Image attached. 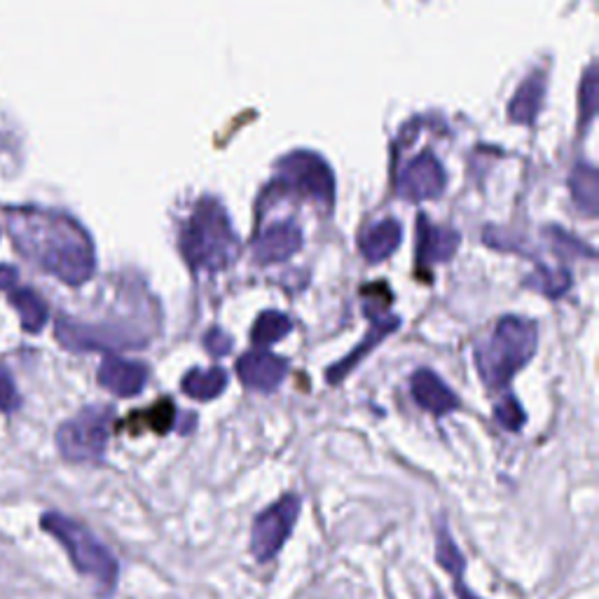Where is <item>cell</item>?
<instances>
[{
  "label": "cell",
  "instance_id": "cell-22",
  "mask_svg": "<svg viewBox=\"0 0 599 599\" xmlns=\"http://www.w3.org/2000/svg\"><path fill=\"white\" fill-rule=\"evenodd\" d=\"M291 330H293L291 318L286 314L270 309V312H262L258 316V322L251 330V340L255 347H270V345L279 342L281 337H286Z\"/></svg>",
  "mask_w": 599,
  "mask_h": 599
},
{
  "label": "cell",
  "instance_id": "cell-14",
  "mask_svg": "<svg viewBox=\"0 0 599 599\" xmlns=\"http://www.w3.org/2000/svg\"><path fill=\"white\" fill-rule=\"evenodd\" d=\"M399 326H401V318H399V316H389V318H384V322L374 324V326L370 328V333L366 335V340H363L359 347H356L349 356H345V359H342L340 363H335V366L328 370V374H326L328 382H330V384H340V382L347 378V374H349L356 366H359V363L366 359V356L384 340V337H386L389 333H393Z\"/></svg>",
  "mask_w": 599,
  "mask_h": 599
},
{
  "label": "cell",
  "instance_id": "cell-2",
  "mask_svg": "<svg viewBox=\"0 0 599 599\" xmlns=\"http://www.w3.org/2000/svg\"><path fill=\"white\" fill-rule=\"evenodd\" d=\"M538 345L536 324L530 318L505 316L497 328L482 337L473 349L476 368L482 384L490 391H501L532 361Z\"/></svg>",
  "mask_w": 599,
  "mask_h": 599
},
{
  "label": "cell",
  "instance_id": "cell-26",
  "mask_svg": "<svg viewBox=\"0 0 599 599\" xmlns=\"http://www.w3.org/2000/svg\"><path fill=\"white\" fill-rule=\"evenodd\" d=\"M22 403L19 399V391L10 378V372L0 366V412H14Z\"/></svg>",
  "mask_w": 599,
  "mask_h": 599
},
{
  "label": "cell",
  "instance_id": "cell-11",
  "mask_svg": "<svg viewBox=\"0 0 599 599\" xmlns=\"http://www.w3.org/2000/svg\"><path fill=\"white\" fill-rule=\"evenodd\" d=\"M410 391L415 403L434 417H445L459 407L457 393L449 389L434 370H417L410 378Z\"/></svg>",
  "mask_w": 599,
  "mask_h": 599
},
{
  "label": "cell",
  "instance_id": "cell-30",
  "mask_svg": "<svg viewBox=\"0 0 599 599\" xmlns=\"http://www.w3.org/2000/svg\"><path fill=\"white\" fill-rule=\"evenodd\" d=\"M14 284H17V270L8 268V265H0V288L12 291Z\"/></svg>",
  "mask_w": 599,
  "mask_h": 599
},
{
  "label": "cell",
  "instance_id": "cell-24",
  "mask_svg": "<svg viewBox=\"0 0 599 599\" xmlns=\"http://www.w3.org/2000/svg\"><path fill=\"white\" fill-rule=\"evenodd\" d=\"M143 417H145V424L153 428L155 434L164 436L176 422V405L172 399H162L150 410H143Z\"/></svg>",
  "mask_w": 599,
  "mask_h": 599
},
{
  "label": "cell",
  "instance_id": "cell-20",
  "mask_svg": "<svg viewBox=\"0 0 599 599\" xmlns=\"http://www.w3.org/2000/svg\"><path fill=\"white\" fill-rule=\"evenodd\" d=\"M571 193L574 202L586 216H597L599 211V178L597 172L588 164H578L571 174Z\"/></svg>",
  "mask_w": 599,
  "mask_h": 599
},
{
  "label": "cell",
  "instance_id": "cell-31",
  "mask_svg": "<svg viewBox=\"0 0 599 599\" xmlns=\"http://www.w3.org/2000/svg\"><path fill=\"white\" fill-rule=\"evenodd\" d=\"M434 599H445V597H443V592H438V590H436V592H434Z\"/></svg>",
  "mask_w": 599,
  "mask_h": 599
},
{
  "label": "cell",
  "instance_id": "cell-29",
  "mask_svg": "<svg viewBox=\"0 0 599 599\" xmlns=\"http://www.w3.org/2000/svg\"><path fill=\"white\" fill-rule=\"evenodd\" d=\"M453 586H455V595L457 599H482L478 592H473L471 588L466 586V580H464V574H457L453 576Z\"/></svg>",
  "mask_w": 599,
  "mask_h": 599
},
{
  "label": "cell",
  "instance_id": "cell-12",
  "mask_svg": "<svg viewBox=\"0 0 599 599\" xmlns=\"http://www.w3.org/2000/svg\"><path fill=\"white\" fill-rule=\"evenodd\" d=\"M148 368L139 361H124L120 356H106L99 368V384L120 399L139 396L148 384Z\"/></svg>",
  "mask_w": 599,
  "mask_h": 599
},
{
  "label": "cell",
  "instance_id": "cell-6",
  "mask_svg": "<svg viewBox=\"0 0 599 599\" xmlns=\"http://www.w3.org/2000/svg\"><path fill=\"white\" fill-rule=\"evenodd\" d=\"M270 190L297 193L300 197L314 199L330 211L335 202V178L330 166L322 157L303 150V153H293L276 164Z\"/></svg>",
  "mask_w": 599,
  "mask_h": 599
},
{
  "label": "cell",
  "instance_id": "cell-19",
  "mask_svg": "<svg viewBox=\"0 0 599 599\" xmlns=\"http://www.w3.org/2000/svg\"><path fill=\"white\" fill-rule=\"evenodd\" d=\"M10 303L22 318V328L26 333H41L47 324V305L41 295H35L31 288H12Z\"/></svg>",
  "mask_w": 599,
  "mask_h": 599
},
{
  "label": "cell",
  "instance_id": "cell-8",
  "mask_svg": "<svg viewBox=\"0 0 599 599\" xmlns=\"http://www.w3.org/2000/svg\"><path fill=\"white\" fill-rule=\"evenodd\" d=\"M56 340L70 351H120L143 349L150 337L145 333L116 328V326H83L59 318L56 322Z\"/></svg>",
  "mask_w": 599,
  "mask_h": 599
},
{
  "label": "cell",
  "instance_id": "cell-5",
  "mask_svg": "<svg viewBox=\"0 0 599 599\" xmlns=\"http://www.w3.org/2000/svg\"><path fill=\"white\" fill-rule=\"evenodd\" d=\"M116 410L110 405H89L56 428V447L70 464H101L110 440Z\"/></svg>",
  "mask_w": 599,
  "mask_h": 599
},
{
  "label": "cell",
  "instance_id": "cell-25",
  "mask_svg": "<svg viewBox=\"0 0 599 599\" xmlns=\"http://www.w3.org/2000/svg\"><path fill=\"white\" fill-rule=\"evenodd\" d=\"M532 286H538L543 293L557 297L569 288V276L567 272H553V270H543L538 272V281H530Z\"/></svg>",
  "mask_w": 599,
  "mask_h": 599
},
{
  "label": "cell",
  "instance_id": "cell-1",
  "mask_svg": "<svg viewBox=\"0 0 599 599\" xmlns=\"http://www.w3.org/2000/svg\"><path fill=\"white\" fill-rule=\"evenodd\" d=\"M8 225L17 249L35 265L68 286H80L94 274V243L70 216L41 209H14Z\"/></svg>",
  "mask_w": 599,
  "mask_h": 599
},
{
  "label": "cell",
  "instance_id": "cell-10",
  "mask_svg": "<svg viewBox=\"0 0 599 599\" xmlns=\"http://www.w3.org/2000/svg\"><path fill=\"white\" fill-rule=\"evenodd\" d=\"M237 374L247 389L272 393L274 389H279L281 382L286 380L288 361L265 349L249 351L237 361Z\"/></svg>",
  "mask_w": 599,
  "mask_h": 599
},
{
  "label": "cell",
  "instance_id": "cell-17",
  "mask_svg": "<svg viewBox=\"0 0 599 599\" xmlns=\"http://www.w3.org/2000/svg\"><path fill=\"white\" fill-rule=\"evenodd\" d=\"M399 243H401V225L396 220H382L380 225H374L372 230H368L361 237L359 247L368 262H382L399 249Z\"/></svg>",
  "mask_w": 599,
  "mask_h": 599
},
{
  "label": "cell",
  "instance_id": "cell-7",
  "mask_svg": "<svg viewBox=\"0 0 599 599\" xmlns=\"http://www.w3.org/2000/svg\"><path fill=\"white\" fill-rule=\"evenodd\" d=\"M300 511H303V499L288 492L253 520L251 555L258 562H270L286 546V541L295 530Z\"/></svg>",
  "mask_w": 599,
  "mask_h": 599
},
{
  "label": "cell",
  "instance_id": "cell-4",
  "mask_svg": "<svg viewBox=\"0 0 599 599\" xmlns=\"http://www.w3.org/2000/svg\"><path fill=\"white\" fill-rule=\"evenodd\" d=\"M41 524L47 534H52L62 543L73 562V567L83 576H89L94 584L99 586V592L104 597H110L116 592L120 576L118 557L112 555L104 543L85 527V524L56 511L45 513L41 518Z\"/></svg>",
  "mask_w": 599,
  "mask_h": 599
},
{
  "label": "cell",
  "instance_id": "cell-13",
  "mask_svg": "<svg viewBox=\"0 0 599 599\" xmlns=\"http://www.w3.org/2000/svg\"><path fill=\"white\" fill-rule=\"evenodd\" d=\"M300 247H303V235L293 222L272 225L253 241V258L262 265H274L291 258Z\"/></svg>",
  "mask_w": 599,
  "mask_h": 599
},
{
  "label": "cell",
  "instance_id": "cell-27",
  "mask_svg": "<svg viewBox=\"0 0 599 599\" xmlns=\"http://www.w3.org/2000/svg\"><path fill=\"white\" fill-rule=\"evenodd\" d=\"M232 345H235L232 337L220 328H211L209 333L204 335V347L211 356H216V359H220V356H228L232 351Z\"/></svg>",
  "mask_w": 599,
  "mask_h": 599
},
{
  "label": "cell",
  "instance_id": "cell-3",
  "mask_svg": "<svg viewBox=\"0 0 599 599\" xmlns=\"http://www.w3.org/2000/svg\"><path fill=\"white\" fill-rule=\"evenodd\" d=\"M181 249L195 272H220L239 255V239L230 218L214 197H204L195 206L181 235Z\"/></svg>",
  "mask_w": 599,
  "mask_h": 599
},
{
  "label": "cell",
  "instance_id": "cell-23",
  "mask_svg": "<svg viewBox=\"0 0 599 599\" xmlns=\"http://www.w3.org/2000/svg\"><path fill=\"white\" fill-rule=\"evenodd\" d=\"M494 420L501 428L511 431V434H518V431L527 424V415H524L522 405L518 403L515 396L505 393V396L494 405Z\"/></svg>",
  "mask_w": 599,
  "mask_h": 599
},
{
  "label": "cell",
  "instance_id": "cell-9",
  "mask_svg": "<svg viewBox=\"0 0 599 599\" xmlns=\"http://www.w3.org/2000/svg\"><path fill=\"white\" fill-rule=\"evenodd\" d=\"M396 190L403 199H410V202L438 197L445 190L443 166L438 164L434 155L422 153L403 168V174L399 176V183H396Z\"/></svg>",
  "mask_w": 599,
  "mask_h": 599
},
{
  "label": "cell",
  "instance_id": "cell-21",
  "mask_svg": "<svg viewBox=\"0 0 599 599\" xmlns=\"http://www.w3.org/2000/svg\"><path fill=\"white\" fill-rule=\"evenodd\" d=\"M436 562L440 565V569L447 571L449 576L466 574V557L459 551L457 541H455L453 532H449L445 520H440L438 527H436Z\"/></svg>",
  "mask_w": 599,
  "mask_h": 599
},
{
  "label": "cell",
  "instance_id": "cell-28",
  "mask_svg": "<svg viewBox=\"0 0 599 599\" xmlns=\"http://www.w3.org/2000/svg\"><path fill=\"white\" fill-rule=\"evenodd\" d=\"M580 89H584V99H580V104H584V120L588 122L597 110V68L595 66L588 68L584 87Z\"/></svg>",
  "mask_w": 599,
  "mask_h": 599
},
{
  "label": "cell",
  "instance_id": "cell-18",
  "mask_svg": "<svg viewBox=\"0 0 599 599\" xmlns=\"http://www.w3.org/2000/svg\"><path fill=\"white\" fill-rule=\"evenodd\" d=\"M225 386H228V372L218 366L209 370L193 368L181 382L185 396H190L195 401H214L225 391Z\"/></svg>",
  "mask_w": 599,
  "mask_h": 599
},
{
  "label": "cell",
  "instance_id": "cell-15",
  "mask_svg": "<svg viewBox=\"0 0 599 599\" xmlns=\"http://www.w3.org/2000/svg\"><path fill=\"white\" fill-rule=\"evenodd\" d=\"M459 247V235L455 230L438 228L426 218H420V260L422 262H445L455 255Z\"/></svg>",
  "mask_w": 599,
  "mask_h": 599
},
{
  "label": "cell",
  "instance_id": "cell-16",
  "mask_svg": "<svg viewBox=\"0 0 599 599\" xmlns=\"http://www.w3.org/2000/svg\"><path fill=\"white\" fill-rule=\"evenodd\" d=\"M543 94H546V78H543L541 70H536L520 85L518 94L513 97V101L509 106L511 120L524 122V124L534 122V118L538 116V110H541Z\"/></svg>",
  "mask_w": 599,
  "mask_h": 599
}]
</instances>
